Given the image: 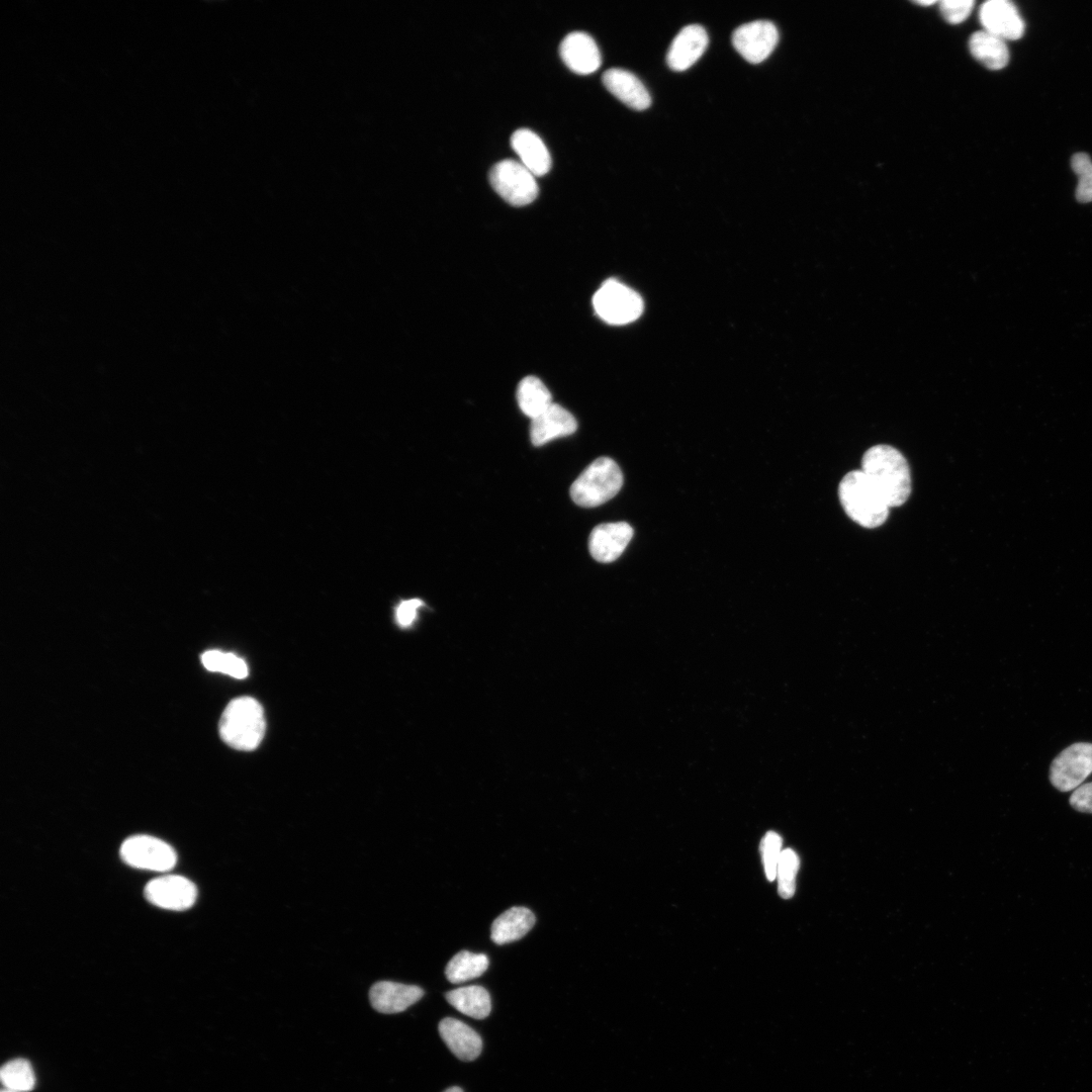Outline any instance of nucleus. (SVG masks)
I'll return each instance as SVG.
<instances>
[{"label":"nucleus","mask_w":1092,"mask_h":1092,"mask_svg":"<svg viewBox=\"0 0 1092 1092\" xmlns=\"http://www.w3.org/2000/svg\"><path fill=\"white\" fill-rule=\"evenodd\" d=\"M424 995L423 989L390 981L374 984L369 991L371 1006L381 1013L392 1014L404 1011Z\"/></svg>","instance_id":"nucleus-15"},{"label":"nucleus","mask_w":1092,"mask_h":1092,"mask_svg":"<svg viewBox=\"0 0 1092 1092\" xmlns=\"http://www.w3.org/2000/svg\"><path fill=\"white\" fill-rule=\"evenodd\" d=\"M915 3L918 4V5H922V6H929V5L935 4L936 1H934V0H921V1H916Z\"/></svg>","instance_id":"nucleus-34"},{"label":"nucleus","mask_w":1092,"mask_h":1092,"mask_svg":"<svg viewBox=\"0 0 1092 1092\" xmlns=\"http://www.w3.org/2000/svg\"><path fill=\"white\" fill-rule=\"evenodd\" d=\"M5 1088L16 1092H27L34 1088L35 1075L30 1063L24 1059L7 1062L0 1072Z\"/></svg>","instance_id":"nucleus-25"},{"label":"nucleus","mask_w":1092,"mask_h":1092,"mask_svg":"<svg viewBox=\"0 0 1092 1092\" xmlns=\"http://www.w3.org/2000/svg\"><path fill=\"white\" fill-rule=\"evenodd\" d=\"M120 857L128 866L154 872L174 868L177 854L167 842L151 835H133L120 846Z\"/></svg>","instance_id":"nucleus-7"},{"label":"nucleus","mask_w":1092,"mask_h":1092,"mask_svg":"<svg viewBox=\"0 0 1092 1092\" xmlns=\"http://www.w3.org/2000/svg\"><path fill=\"white\" fill-rule=\"evenodd\" d=\"M974 6L972 0H944L940 2V13L943 18L951 23L963 22L971 13Z\"/></svg>","instance_id":"nucleus-29"},{"label":"nucleus","mask_w":1092,"mask_h":1092,"mask_svg":"<svg viewBox=\"0 0 1092 1092\" xmlns=\"http://www.w3.org/2000/svg\"><path fill=\"white\" fill-rule=\"evenodd\" d=\"M838 494L846 515L864 528L879 527L889 516L890 507L860 469L842 478Z\"/></svg>","instance_id":"nucleus-3"},{"label":"nucleus","mask_w":1092,"mask_h":1092,"mask_svg":"<svg viewBox=\"0 0 1092 1092\" xmlns=\"http://www.w3.org/2000/svg\"><path fill=\"white\" fill-rule=\"evenodd\" d=\"M439 1032L449 1050L462 1061L475 1060L482 1049L479 1034L464 1022L447 1017L440 1021Z\"/></svg>","instance_id":"nucleus-19"},{"label":"nucleus","mask_w":1092,"mask_h":1092,"mask_svg":"<svg viewBox=\"0 0 1092 1092\" xmlns=\"http://www.w3.org/2000/svg\"><path fill=\"white\" fill-rule=\"evenodd\" d=\"M799 864V856L793 849H783L776 878L778 880L779 894L784 899H789L795 894Z\"/></svg>","instance_id":"nucleus-27"},{"label":"nucleus","mask_w":1092,"mask_h":1092,"mask_svg":"<svg viewBox=\"0 0 1092 1092\" xmlns=\"http://www.w3.org/2000/svg\"><path fill=\"white\" fill-rule=\"evenodd\" d=\"M534 924L535 916L530 909L515 906L493 920L490 938L496 944L513 942L526 935Z\"/></svg>","instance_id":"nucleus-20"},{"label":"nucleus","mask_w":1092,"mask_h":1092,"mask_svg":"<svg viewBox=\"0 0 1092 1092\" xmlns=\"http://www.w3.org/2000/svg\"><path fill=\"white\" fill-rule=\"evenodd\" d=\"M444 1092H463V1091L459 1087H451V1088L445 1090Z\"/></svg>","instance_id":"nucleus-35"},{"label":"nucleus","mask_w":1092,"mask_h":1092,"mask_svg":"<svg viewBox=\"0 0 1092 1092\" xmlns=\"http://www.w3.org/2000/svg\"><path fill=\"white\" fill-rule=\"evenodd\" d=\"M145 897L153 905L173 911H183L193 906L197 898L196 886L187 878L165 875L150 881Z\"/></svg>","instance_id":"nucleus-10"},{"label":"nucleus","mask_w":1092,"mask_h":1092,"mask_svg":"<svg viewBox=\"0 0 1092 1092\" xmlns=\"http://www.w3.org/2000/svg\"><path fill=\"white\" fill-rule=\"evenodd\" d=\"M446 1000L459 1012L475 1018H485L491 1010L488 992L481 986H466L445 994Z\"/></svg>","instance_id":"nucleus-22"},{"label":"nucleus","mask_w":1092,"mask_h":1092,"mask_svg":"<svg viewBox=\"0 0 1092 1092\" xmlns=\"http://www.w3.org/2000/svg\"><path fill=\"white\" fill-rule=\"evenodd\" d=\"M778 40V29L767 20L744 23L732 34L734 49L751 64L764 61L775 50Z\"/></svg>","instance_id":"nucleus-9"},{"label":"nucleus","mask_w":1092,"mask_h":1092,"mask_svg":"<svg viewBox=\"0 0 1092 1092\" xmlns=\"http://www.w3.org/2000/svg\"><path fill=\"white\" fill-rule=\"evenodd\" d=\"M487 967L485 954L461 950L448 962L445 974L451 983L459 984L481 976Z\"/></svg>","instance_id":"nucleus-24"},{"label":"nucleus","mask_w":1092,"mask_h":1092,"mask_svg":"<svg viewBox=\"0 0 1092 1092\" xmlns=\"http://www.w3.org/2000/svg\"><path fill=\"white\" fill-rule=\"evenodd\" d=\"M511 146L519 156L521 163L535 176L549 172L551 157L540 136L528 128L516 130L511 138Z\"/></svg>","instance_id":"nucleus-18"},{"label":"nucleus","mask_w":1092,"mask_h":1092,"mask_svg":"<svg viewBox=\"0 0 1092 1092\" xmlns=\"http://www.w3.org/2000/svg\"><path fill=\"white\" fill-rule=\"evenodd\" d=\"M423 606V602L418 599H411L402 601L396 608L395 617L399 626L405 628L411 626L418 614V610Z\"/></svg>","instance_id":"nucleus-31"},{"label":"nucleus","mask_w":1092,"mask_h":1092,"mask_svg":"<svg viewBox=\"0 0 1092 1092\" xmlns=\"http://www.w3.org/2000/svg\"><path fill=\"white\" fill-rule=\"evenodd\" d=\"M761 854L765 876L768 881H774L777 876V868L782 854V838L777 832H767L761 841Z\"/></svg>","instance_id":"nucleus-28"},{"label":"nucleus","mask_w":1092,"mask_h":1092,"mask_svg":"<svg viewBox=\"0 0 1092 1092\" xmlns=\"http://www.w3.org/2000/svg\"><path fill=\"white\" fill-rule=\"evenodd\" d=\"M1092 774V743L1078 742L1052 761L1050 781L1061 792L1077 789Z\"/></svg>","instance_id":"nucleus-8"},{"label":"nucleus","mask_w":1092,"mask_h":1092,"mask_svg":"<svg viewBox=\"0 0 1092 1092\" xmlns=\"http://www.w3.org/2000/svg\"><path fill=\"white\" fill-rule=\"evenodd\" d=\"M623 485L619 465L609 457L593 461L570 486L572 500L583 508H595L613 498Z\"/></svg>","instance_id":"nucleus-4"},{"label":"nucleus","mask_w":1092,"mask_h":1092,"mask_svg":"<svg viewBox=\"0 0 1092 1092\" xmlns=\"http://www.w3.org/2000/svg\"><path fill=\"white\" fill-rule=\"evenodd\" d=\"M632 537L633 529L626 522L598 525L588 538L589 553L599 562H613L624 552Z\"/></svg>","instance_id":"nucleus-12"},{"label":"nucleus","mask_w":1092,"mask_h":1092,"mask_svg":"<svg viewBox=\"0 0 1092 1092\" xmlns=\"http://www.w3.org/2000/svg\"><path fill=\"white\" fill-rule=\"evenodd\" d=\"M980 21L984 30L1006 40L1020 38L1024 33V21L1015 5L1007 0H989L980 8Z\"/></svg>","instance_id":"nucleus-11"},{"label":"nucleus","mask_w":1092,"mask_h":1092,"mask_svg":"<svg viewBox=\"0 0 1092 1092\" xmlns=\"http://www.w3.org/2000/svg\"><path fill=\"white\" fill-rule=\"evenodd\" d=\"M576 428L575 418L561 405L552 403L532 420L530 439L533 445L542 446L556 438L573 434Z\"/></svg>","instance_id":"nucleus-16"},{"label":"nucleus","mask_w":1092,"mask_h":1092,"mask_svg":"<svg viewBox=\"0 0 1092 1092\" xmlns=\"http://www.w3.org/2000/svg\"><path fill=\"white\" fill-rule=\"evenodd\" d=\"M890 508L902 506L911 493L908 462L890 445H876L866 451L861 469Z\"/></svg>","instance_id":"nucleus-1"},{"label":"nucleus","mask_w":1092,"mask_h":1092,"mask_svg":"<svg viewBox=\"0 0 1092 1092\" xmlns=\"http://www.w3.org/2000/svg\"><path fill=\"white\" fill-rule=\"evenodd\" d=\"M2 1092H16V1091H13V1090H10V1089H7V1088H4V1089L2 1090Z\"/></svg>","instance_id":"nucleus-36"},{"label":"nucleus","mask_w":1092,"mask_h":1092,"mask_svg":"<svg viewBox=\"0 0 1092 1092\" xmlns=\"http://www.w3.org/2000/svg\"><path fill=\"white\" fill-rule=\"evenodd\" d=\"M1071 806L1083 813L1092 814V783L1079 786L1070 797Z\"/></svg>","instance_id":"nucleus-30"},{"label":"nucleus","mask_w":1092,"mask_h":1092,"mask_svg":"<svg viewBox=\"0 0 1092 1092\" xmlns=\"http://www.w3.org/2000/svg\"><path fill=\"white\" fill-rule=\"evenodd\" d=\"M1074 173L1079 177L1092 166L1091 158L1086 153H1077L1071 159Z\"/></svg>","instance_id":"nucleus-33"},{"label":"nucleus","mask_w":1092,"mask_h":1092,"mask_svg":"<svg viewBox=\"0 0 1092 1092\" xmlns=\"http://www.w3.org/2000/svg\"><path fill=\"white\" fill-rule=\"evenodd\" d=\"M218 728L221 739L231 747L254 750L265 734L263 708L254 698H237L225 707Z\"/></svg>","instance_id":"nucleus-2"},{"label":"nucleus","mask_w":1092,"mask_h":1092,"mask_svg":"<svg viewBox=\"0 0 1092 1092\" xmlns=\"http://www.w3.org/2000/svg\"><path fill=\"white\" fill-rule=\"evenodd\" d=\"M1076 198L1080 202L1092 201V166L1079 176L1076 188Z\"/></svg>","instance_id":"nucleus-32"},{"label":"nucleus","mask_w":1092,"mask_h":1092,"mask_svg":"<svg viewBox=\"0 0 1092 1092\" xmlns=\"http://www.w3.org/2000/svg\"><path fill=\"white\" fill-rule=\"evenodd\" d=\"M489 181L494 191L514 206L531 203L539 191L535 176L521 162L511 159L491 168Z\"/></svg>","instance_id":"nucleus-6"},{"label":"nucleus","mask_w":1092,"mask_h":1092,"mask_svg":"<svg viewBox=\"0 0 1092 1092\" xmlns=\"http://www.w3.org/2000/svg\"><path fill=\"white\" fill-rule=\"evenodd\" d=\"M596 313L611 325H625L637 320L643 311V300L632 288L616 279H608L593 297Z\"/></svg>","instance_id":"nucleus-5"},{"label":"nucleus","mask_w":1092,"mask_h":1092,"mask_svg":"<svg viewBox=\"0 0 1092 1092\" xmlns=\"http://www.w3.org/2000/svg\"><path fill=\"white\" fill-rule=\"evenodd\" d=\"M708 34L699 24L685 26L673 38L666 55L668 67L681 72L693 66L708 46Z\"/></svg>","instance_id":"nucleus-14"},{"label":"nucleus","mask_w":1092,"mask_h":1092,"mask_svg":"<svg viewBox=\"0 0 1092 1092\" xmlns=\"http://www.w3.org/2000/svg\"><path fill=\"white\" fill-rule=\"evenodd\" d=\"M517 400L521 411L531 420L541 415L553 402L546 385L535 376L523 378L517 389Z\"/></svg>","instance_id":"nucleus-23"},{"label":"nucleus","mask_w":1092,"mask_h":1092,"mask_svg":"<svg viewBox=\"0 0 1092 1092\" xmlns=\"http://www.w3.org/2000/svg\"><path fill=\"white\" fill-rule=\"evenodd\" d=\"M971 54L990 70H1001L1009 62L1005 40L986 30L976 31L970 38Z\"/></svg>","instance_id":"nucleus-21"},{"label":"nucleus","mask_w":1092,"mask_h":1092,"mask_svg":"<svg viewBox=\"0 0 1092 1092\" xmlns=\"http://www.w3.org/2000/svg\"><path fill=\"white\" fill-rule=\"evenodd\" d=\"M559 54L564 64L572 72L580 75L596 72L602 63L596 41L582 31L567 34L560 43Z\"/></svg>","instance_id":"nucleus-13"},{"label":"nucleus","mask_w":1092,"mask_h":1092,"mask_svg":"<svg viewBox=\"0 0 1092 1092\" xmlns=\"http://www.w3.org/2000/svg\"><path fill=\"white\" fill-rule=\"evenodd\" d=\"M201 662L210 671L222 672L236 678H245L248 675L246 662L234 653L208 650L201 654Z\"/></svg>","instance_id":"nucleus-26"},{"label":"nucleus","mask_w":1092,"mask_h":1092,"mask_svg":"<svg viewBox=\"0 0 1092 1092\" xmlns=\"http://www.w3.org/2000/svg\"><path fill=\"white\" fill-rule=\"evenodd\" d=\"M605 87L620 101L635 110H644L651 104V97L642 82L631 72L612 68L603 74Z\"/></svg>","instance_id":"nucleus-17"}]
</instances>
